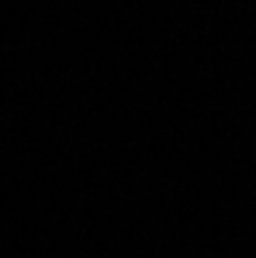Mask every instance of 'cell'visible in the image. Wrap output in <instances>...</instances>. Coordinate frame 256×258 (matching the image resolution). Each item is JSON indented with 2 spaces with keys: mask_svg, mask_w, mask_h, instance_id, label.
<instances>
[]
</instances>
